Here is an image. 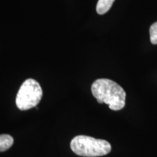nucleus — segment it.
Listing matches in <instances>:
<instances>
[{
    "label": "nucleus",
    "instance_id": "423d86ee",
    "mask_svg": "<svg viewBox=\"0 0 157 157\" xmlns=\"http://www.w3.org/2000/svg\"><path fill=\"white\" fill-rule=\"evenodd\" d=\"M150 39L153 44H157V22L150 27Z\"/></svg>",
    "mask_w": 157,
    "mask_h": 157
},
{
    "label": "nucleus",
    "instance_id": "39448f33",
    "mask_svg": "<svg viewBox=\"0 0 157 157\" xmlns=\"http://www.w3.org/2000/svg\"><path fill=\"white\" fill-rule=\"evenodd\" d=\"M13 142L14 140L10 135H0V152L5 151L9 149L13 146Z\"/></svg>",
    "mask_w": 157,
    "mask_h": 157
},
{
    "label": "nucleus",
    "instance_id": "f257e3e1",
    "mask_svg": "<svg viewBox=\"0 0 157 157\" xmlns=\"http://www.w3.org/2000/svg\"><path fill=\"white\" fill-rule=\"evenodd\" d=\"M91 90L98 103L107 104L110 109L119 111L124 107L126 93L117 82L108 78H99L92 84Z\"/></svg>",
    "mask_w": 157,
    "mask_h": 157
},
{
    "label": "nucleus",
    "instance_id": "20e7f679",
    "mask_svg": "<svg viewBox=\"0 0 157 157\" xmlns=\"http://www.w3.org/2000/svg\"><path fill=\"white\" fill-rule=\"evenodd\" d=\"M115 0H98L96 11L99 15H103L106 13L112 7Z\"/></svg>",
    "mask_w": 157,
    "mask_h": 157
},
{
    "label": "nucleus",
    "instance_id": "f03ea898",
    "mask_svg": "<svg viewBox=\"0 0 157 157\" xmlns=\"http://www.w3.org/2000/svg\"><path fill=\"white\" fill-rule=\"evenodd\" d=\"M70 146L74 154L85 157L105 156L111 151V146L108 141L87 135H77L74 137Z\"/></svg>",
    "mask_w": 157,
    "mask_h": 157
},
{
    "label": "nucleus",
    "instance_id": "7ed1b4c3",
    "mask_svg": "<svg viewBox=\"0 0 157 157\" xmlns=\"http://www.w3.org/2000/svg\"><path fill=\"white\" fill-rule=\"evenodd\" d=\"M42 90L38 82L29 78L23 82L17 92V107L21 111H26L38 105L42 98Z\"/></svg>",
    "mask_w": 157,
    "mask_h": 157
}]
</instances>
